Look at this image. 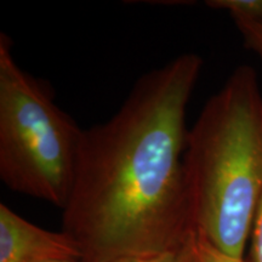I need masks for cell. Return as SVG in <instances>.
Wrapping results in <instances>:
<instances>
[{"mask_svg":"<svg viewBox=\"0 0 262 262\" xmlns=\"http://www.w3.org/2000/svg\"><path fill=\"white\" fill-rule=\"evenodd\" d=\"M203 64L185 52L147 72L110 119L83 131L62 209V231L83 261L175 251L195 231L183 156Z\"/></svg>","mask_w":262,"mask_h":262,"instance_id":"6da1fadb","label":"cell"},{"mask_svg":"<svg viewBox=\"0 0 262 262\" xmlns=\"http://www.w3.org/2000/svg\"><path fill=\"white\" fill-rule=\"evenodd\" d=\"M183 165L195 229L243 258L262 195V90L251 66H238L206 101L187 130Z\"/></svg>","mask_w":262,"mask_h":262,"instance_id":"7a4b0ae2","label":"cell"},{"mask_svg":"<svg viewBox=\"0 0 262 262\" xmlns=\"http://www.w3.org/2000/svg\"><path fill=\"white\" fill-rule=\"evenodd\" d=\"M83 129L47 85L25 72L0 33V180L9 189L63 209Z\"/></svg>","mask_w":262,"mask_h":262,"instance_id":"3957f363","label":"cell"},{"mask_svg":"<svg viewBox=\"0 0 262 262\" xmlns=\"http://www.w3.org/2000/svg\"><path fill=\"white\" fill-rule=\"evenodd\" d=\"M81 251L64 231L52 232L32 224L0 204V262L80 261Z\"/></svg>","mask_w":262,"mask_h":262,"instance_id":"277c9868","label":"cell"},{"mask_svg":"<svg viewBox=\"0 0 262 262\" xmlns=\"http://www.w3.org/2000/svg\"><path fill=\"white\" fill-rule=\"evenodd\" d=\"M183 254L186 262H250L245 258L229 256L214 247L204 235L193 231L183 244Z\"/></svg>","mask_w":262,"mask_h":262,"instance_id":"5b68a950","label":"cell"},{"mask_svg":"<svg viewBox=\"0 0 262 262\" xmlns=\"http://www.w3.org/2000/svg\"><path fill=\"white\" fill-rule=\"evenodd\" d=\"M206 6L225 10L232 18H244L262 22V0H209Z\"/></svg>","mask_w":262,"mask_h":262,"instance_id":"8992f818","label":"cell"},{"mask_svg":"<svg viewBox=\"0 0 262 262\" xmlns=\"http://www.w3.org/2000/svg\"><path fill=\"white\" fill-rule=\"evenodd\" d=\"M233 21L243 37L245 48L255 52L262 61V22L244 18H233Z\"/></svg>","mask_w":262,"mask_h":262,"instance_id":"52a82bcc","label":"cell"},{"mask_svg":"<svg viewBox=\"0 0 262 262\" xmlns=\"http://www.w3.org/2000/svg\"><path fill=\"white\" fill-rule=\"evenodd\" d=\"M249 241H250V262H262V195L255 211Z\"/></svg>","mask_w":262,"mask_h":262,"instance_id":"ba28073f","label":"cell"},{"mask_svg":"<svg viewBox=\"0 0 262 262\" xmlns=\"http://www.w3.org/2000/svg\"><path fill=\"white\" fill-rule=\"evenodd\" d=\"M112 262H186L185 254H183V245L181 249L175 251H168L158 255H150V256H135V257H124Z\"/></svg>","mask_w":262,"mask_h":262,"instance_id":"9c48e42d","label":"cell"},{"mask_svg":"<svg viewBox=\"0 0 262 262\" xmlns=\"http://www.w3.org/2000/svg\"><path fill=\"white\" fill-rule=\"evenodd\" d=\"M52 262H89V261H83V260H80V261H52Z\"/></svg>","mask_w":262,"mask_h":262,"instance_id":"30bf717a","label":"cell"}]
</instances>
